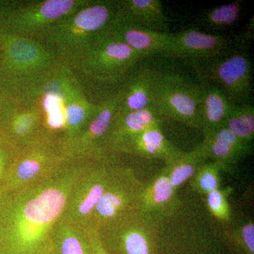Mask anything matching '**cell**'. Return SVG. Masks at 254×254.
I'll return each mask as SVG.
<instances>
[{
	"instance_id": "1",
	"label": "cell",
	"mask_w": 254,
	"mask_h": 254,
	"mask_svg": "<svg viewBox=\"0 0 254 254\" xmlns=\"http://www.w3.org/2000/svg\"><path fill=\"white\" fill-rule=\"evenodd\" d=\"M91 159L68 158L55 175L0 193V254H43Z\"/></svg>"
},
{
	"instance_id": "2",
	"label": "cell",
	"mask_w": 254,
	"mask_h": 254,
	"mask_svg": "<svg viewBox=\"0 0 254 254\" xmlns=\"http://www.w3.org/2000/svg\"><path fill=\"white\" fill-rule=\"evenodd\" d=\"M111 90L102 86L88 92L77 73L60 60L51 71L32 85L20 100L36 108L43 133L57 142L64 153Z\"/></svg>"
},
{
	"instance_id": "3",
	"label": "cell",
	"mask_w": 254,
	"mask_h": 254,
	"mask_svg": "<svg viewBox=\"0 0 254 254\" xmlns=\"http://www.w3.org/2000/svg\"><path fill=\"white\" fill-rule=\"evenodd\" d=\"M144 59L114 34L110 28L64 63L91 83L114 87L120 86L137 64Z\"/></svg>"
},
{
	"instance_id": "4",
	"label": "cell",
	"mask_w": 254,
	"mask_h": 254,
	"mask_svg": "<svg viewBox=\"0 0 254 254\" xmlns=\"http://www.w3.org/2000/svg\"><path fill=\"white\" fill-rule=\"evenodd\" d=\"M60 60L44 41L13 34L0 28V67L12 87L15 98L51 71Z\"/></svg>"
},
{
	"instance_id": "5",
	"label": "cell",
	"mask_w": 254,
	"mask_h": 254,
	"mask_svg": "<svg viewBox=\"0 0 254 254\" xmlns=\"http://www.w3.org/2000/svg\"><path fill=\"white\" fill-rule=\"evenodd\" d=\"M117 9V0H90L55 23L42 41L55 50L60 60L68 61L111 28L116 19Z\"/></svg>"
},
{
	"instance_id": "6",
	"label": "cell",
	"mask_w": 254,
	"mask_h": 254,
	"mask_svg": "<svg viewBox=\"0 0 254 254\" xmlns=\"http://www.w3.org/2000/svg\"><path fill=\"white\" fill-rule=\"evenodd\" d=\"M235 43L215 58L190 64L197 79L206 80L220 87L235 105L253 101V64L251 45L235 36Z\"/></svg>"
},
{
	"instance_id": "7",
	"label": "cell",
	"mask_w": 254,
	"mask_h": 254,
	"mask_svg": "<svg viewBox=\"0 0 254 254\" xmlns=\"http://www.w3.org/2000/svg\"><path fill=\"white\" fill-rule=\"evenodd\" d=\"M90 0L23 1L0 11V28L13 34L43 40L50 28Z\"/></svg>"
},
{
	"instance_id": "8",
	"label": "cell",
	"mask_w": 254,
	"mask_h": 254,
	"mask_svg": "<svg viewBox=\"0 0 254 254\" xmlns=\"http://www.w3.org/2000/svg\"><path fill=\"white\" fill-rule=\"evenodd\" d=\"M186 213L185 205L159 225L158 254H222L220 240L210 220L197 225Z\"/></svg>"
},
{
	"instance_id": "9",
	"label": "cell",
	"mask_w": 254,
	"mask_h": 254,
	"mask_svg": "<svg viewBox=\"0 0 254 254\" xmlns=\"http://www.w3.org/2000/svg\"><path fill=\"white\" fill-rule=\"evenodd\" d=\"M67 159L57 142L46 135L41 137L16 150L1 193L49 178L60 170Z\"/></svg>"
},
{
	"instance_id": "10",
	"label": "cell",
	"mask_w": 254,
	"mask_h": 254,
	"mask_svg": "<svg viewBox=\"0 0 254 254\" xmlns=\"http://www.w3.org/2000/svg\"><path fill=\"white\" fill-rule=\"evenodd\" d=\"M123 155L108 153L92 159L75 187L63 218L91 230L97 203L109 186Z\"/></svg>"
},
{
	"instance_id": "11",
	"label": "cell",
	"mask_w": 254,
	"mask_h": 254,
	"mask_svg": "<svg viewBox=\"0 0 254 254\" xmlns=\"http://www.w3.org/2000/svg\"><path fill=\"white\" fill-rule=\"evenodd\" d=\"M159 225L160 222L136 211L96 230L109 254H158Z\"/></svg>"
},
{
	"instance_id": "12",
	"label": "cell",
	"mask_w": 254,
	"mask_h": 254,
	"mask_svg": "<svg viewBox=\"0 0 254 254\" xmlns=\"http://www.w3.org/2000/svg\"><path fill=\"white\" fill-rule=\"evenodd\" d=\"M200 101L198 82L158 70L153 107L167 120L200 130Z\"/></svg>"
},
{
	"instance_id": "13",
	"label": "cell",
	"mask_w": 254,
	"mask_h": 254,
	"mask_svg": "<svg viewBox=\"0 0 254 254\" xmlns=\"http://www.w3.org/2000/svg\"><path fill=\"white\" fill-rule=\"evenodd\" d=\"M143 185L131 168L119 163L113 180L95 207L91 230L138 211Z\"/></svg>"
},
{
	"instance_id": "14",
	"label": "cell",
	"mask_w": 254,
	"mask_h": 254,
	"mask_svg": "<svg viewBox=\"0 0 254 254\" xmlns=\"http://www.w3.org/2000/svg\"><path fill=\"white\" fill-rule=\"evenodd\" d=\"M118 110V86L103 98L96 113L66 147L67 158L95 159L109 153L105 147Z\"/></svg>"
},
{
	"instance_id": "15",
	"label": "cell",
	"mask_w": 254,
	"mask_h": 254,
	"mask_svg": "<svg viewBox=\"0 0 254 254\" xmlns=\"http://www.w3.org/2000/svg\"><path fill=\"white\" fill-rule=\"evenodd\" d=\"M235 41V36L189 28L179 33H171L164 55L185 60L190 64L201 63L223 53Z\"/></svg>"
},
{
	"instance_id": "16",
	"label": "cell",
	"mask_w": 254,
	"mask_h": 254,
	"mask_svg": "<svg viewBox=\"0 0 254 254\" xmlns=\"http://www.w3.org/2000/svg\"><path fill=\"white\" fill-rule=\"evenodd\" d=\"M45 136L41 118L34 107L15 100L0 122V138L18 150Z\"/></svg>"
},
{
	"instance_id": "17",
	"label": "cell",
	"mask_w": 254,
	"mask_h": 254,
	"mask_svg": "<svg viewBox=\"0 0 254 254\" xmlns=\"http://www.w3.org/2000/svg\"><path fill=\"white\" fill-rule=\"evenodd\" d=\"M143 60L137 64L118 86L119 113L153 107L158 69L142 64Z\"/></svg>"
},
{
	"instance_id": "18",
	"label": "cell",
	"mask_w": 254,
	"mask_h": 254,
	"mask_svg": "<svg viewBox=\"0 0 254 254\" xmlns=\"http://www.w3.org/2000/svg\"><path fill=\"white\" fill-rule=\"evenodd\" d=\"M182 203L163 167L148 183L143 185L138 210L145 216L160 222L173 215Z\"/></svg>"
},
{
	"instance_id": "19",
	"label": "cell",
	"mask_w": 254,
	"mask_h": 254,
	"mask_svg": "<svg viewBox=\"0 0 254 254\" xmlns=\"http://www.w3.org/2000/svg\"><path fill=\"white\" fill-rule=\"evenodd\" d=\"M195 150L206 160L220 165L222 173H231L242 158L250 155L253 146L240 141L225 127L204 135Z\"/></svg>"
},
{
	"instance_id": "20",
	"label": "cell",
	"mask_w": 254,
	"mask_h": 254,
	"mask_svg": "<svg viewBox=\"0 0 254 254\" xmlns=\"http://www.w3.org/2000/svg\"><path fill=\"white\" fill-rule=\"evenodd\" d=\"M181 151L165 137L161 127H158L125 140L117 147L115 153L165 163Z\"/></svg>"
},
{
	"instance_id": "21",
	"label": "cell",
	"mask_w": 254,
	"mask_h": 254,
	"mask_svg": "<svg viewBox=\"0 0 254 254\" xmlns=\"http://www.w3.org/2000/svg\"><path fill=\"white\" fill-rule=\"evenodd\" d=\"M117 19L136 27L170 33L168 18L159 0H117Z\"/></svg>"
},
{
	"instance_id": "22",
	"label": "cell",
	"mask_w": 254,
	"mask_h": 254,
	"mask_svg": "<svg viewBox=\"0 0 254 254\" xmlns=\"http://www.w3.org/2000/svg\"><path fill=\"white\" fill-rule=\"evenodd\" d=\"M165 121L166 119L154 107L129 113L118 112L107 140V152L115 153L117 147L125 140L148 128L161 127Z\"/></svg>"
},
{
	"instance_id": "23",
	"label": "cell",
	"mask_w": 254,
	"mask_h": 254,
	"mask_svg": "<svg viewBox=\"0 0 254 254\" xmlns=\"http://www.w3.org/2000/svg\"><path fill=\"white\" fill-rule=\"evenodd\" d=\"M200 88V131L203 136L224 127L235 104L212 82L198 79Z\"/></svg>"
},
{
	"instance_id": "24",
	"label": "cell",
	"mask_w": 254,
	"mask_h": 254,
	"mask_svg": "<svg viewBox=\"0 0 254 254\" xmlns=\"http://www.w3.org/2000/svg\"><path fill=\"white\" fill-rule=\"evenodd\" d=\"M114 34L144 58L164 54L170 43L171 33H159L136 27L115 19L111 27Z\"/></svg>"
},
{
	"instance_id": "25",
	"label": "cell",
	"mask_w": 254,
	"mask_h": 254,
	"mask_svg": "<svg viewBox=\"0 0 254 254\" xmlns=\"http://www.w3.org/2000/svg\"><path fill=\"white\" fill-rule=\"evenodd\" d=\"M212 226L222 244L227 247L229 254H254L253 218L235 216L230 225Z\"/></svg>"
},
{
	"instance_id": "26",
	"label": "cell",
	"mask_w": 254,
	"mask_h": 254,
	"mask_svg": "<svg viewBox=\"0 0 254 254\" xmlns=\"http://www.w3.org/2000/svg\"><path fill=\"white\" fill-rule=\"evenodd\" d=\"M52 248L55 254H91L88 230L63 218L53 230Z\"/></svg>"
},
{
	"instance_id": "27",
	"label": "cell",
	"mask_w": 254,
	"mask_h": 254,
	"mask_svg": "<svg viewBox=\"0 0 254 254\" xmlns=\"http://www.w3.org/2000/svg\"><path fill=\"white\" fill-rule=\"evenodd\" d=\"M206 161L195 149L190 153L180 152L164 163L169 180L175 190L190 181L200 165Z\"/></svg>"
},
{
	"instance_id": "28",
	"label": "cell",
	"mask_w": 254,
	"mask_h": 254,
	"mask_svg": "<svg viewBox=\"0 0 254 254\" xmlns=\"http://www.w3.org/2000/svg\"><path fill=\"white\" fill-rule=\"evenodd\" d=\"M242 10L243 1L241 0L220 5L200 14V24L209 31H227L240 21Z\"/></svg>"
},
{
	"instance_id": "29",
	"label": "cell",
	"mask_w": 254,
	"mask_h": 254,
	"mask_svg": "<svg viewBox=\"0 0 254 254\" xmlns=\"http://www.w3.org/2000/svg\"><path fill=\"white\" fill-rule=\"evenodd\" d=\"M224 127L242 141L253 146L254 106L253 101L235 105L227 117Z\"/></svg>"
},
{
	"instance_id": "30",
	"label": "cell",
	"mask_w": 254,
	"mask_h": 254,
	"mask_svg": "<svg viewBox=\"0 0 254 254\" xmlns=\"http://www.w3.org/2000/svg\"><path fill=\"white\" fill-rule=\"evenodd\" d=\"M232 193L231 187H226L203 196L207 215L214 227L227 226L233 221L235 215L229 199Z\"/></svg>"
},
{
	"instance_id": "31",
	"label": "cell",
	"mask_w": 254,
	"mask_h": 254,
	"mask_svg": "<svg viewBox=\"0 0 254 254\" xmlns=\"http://www.w3.org/2000/svg\"><path fill=\"white\" fill-rule=\"evenodd\" d=\"M221 173L218 164L206 160L190 179V189L202 196L219 190L221 188Z\"/></svg>"
},
{
	"instance_id": "32",
	"label": "cell",
	"mask_w": 254,
	"mask_h": 254,
	"mask_svg": "<svg viewBox=\"0 0 254 254\" xmlns=\"http://www.w3.org/2000/svg\"><path fill=\"white\" fill-rule=\"evenodd\" d=\"M16 150L0 138V193Z\"/></svg>"
},
{
	"instance_id": "33",
	"label": "cell",
	"mask_w": 254,
	"mask_h": 254,
	"mask_svg": "<svg viewBox=\"0 0 254 254\" xmlns=\"http://www.w3.org/2000/svg\"><path fill=\"white\" fill-rule=\"evenodd\" d=\"M91 254H109L105 250L96 230H88Z\"/></svg>"
},
{
	"instance_id": "34",
	"label": "cell",
	"mask_w": 254,
	"mask_h": 254,
	"mask_svg": "<svg viewBox=\"0 0 254 254\" xmlns=\"http://www.w3.org/2000/svg\"><path fill=\"white\" fill-rule=\"evenodd\" d=\"M43 254H55L54 252H53V248H50L49 250L47 251V252H45Z\"/></svg>"
},
{
	"instance_id": "35",
	"label": "cell",
	"mask_w": 254,
	"mask_h": 254,
	"mask_svg": "<svg viewBox=\"0 0 254 254\" xmlns=\"http://www.w3.org/2000/svg\"><path fill=\"white\" fill-rule=\"evenodd\" d=\"M1 100H0V108H1Z\"/></svg>"
}]
</instances>
